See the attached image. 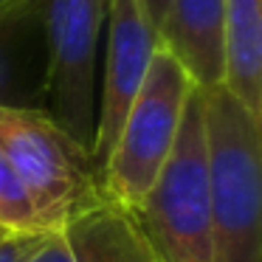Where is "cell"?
<instances>
[{
	"instance_id": "6da1fadb",
	"label": "cell",
	"mask_w": 262,
	"mask_h": 262,
	"mask_svg": "<svg viewBox=\"0 0 262 262\" xmlns=\"http://www.w3.org/2000/svg\"><path fill=\"white\" fill-rule=\"evenodd\" d=\"M200 99L214 262H262V121L223 85Z\"/></svg>"
},
{
	"instance_id": "7a4b0ae2",
	"label": "cell",
	"mask_w": 262,
	"mask_h": 262,
	"mask_svg": "<svg viewBox=\"0 0 262 262\" xmlns=\"http://www.w3.org/2000/svg\"><path fill=\"white\" fill-rule=\"evenodd\" d=\"M0 152L17 172L48 234L104 200L91 149L42 107H0Z\"/></svg>"
},
{
	"instance_id": "3957f363",
	"label": "cell",
	"mask_w": 262,
	"mask_h": 262,
	"mask_svg": "<svg viewBox=\"0 0 262 262\" xmlns=\"http://www.w3.org/2000/svg\"><path fill=\"white\" fill-rule=\"evenodd\" d=\"M155 262H214L203 99L192 88L175 147L136 211Z\"/></svg>"
},
{
	"instance_id": "277c9868",
	"label": "cell",
	"mask_w": 262,
	"mask_h": 262,
	"mask_svg": "<svg viewBox=\"0 0 262 262\" xmlns=\"http://www.w3.org/2000/svg\"><path fill=\"white\" fill-rule=\"evenodd\" d=\"M192 88L175 57L158 46L99 172L102 192L110 203L133 214L141 209L175 147Z\"/></svg>"
},
{
	"instance_id": "5b68a950",
	"label": "cell",
	"mask_w": 262,
	"mask_h": 262,
	"mask_svg": "<svg viewBox=\"0 0 262 262\" xmlns=\"http://www.w3.org/2000/svg\"><path fill=\"white\" fill-rule=\"evenodd\" d=\"M107 0H48L46 110L74 141L91 149L96 130V54Z\"/></svg>"
},
{
	"instance_id": "8992f818",
	"label": "cell",
	"mask_w": 262,
	"mask_h": 262,
	"mask_svg": "<svg viewBox=\"0 0 262 262\" xmlns=\"http://www.w3.org/2000/svg\"><path fill=\"white\" fill-rule=\"evenodd\" d=\"M104 20H107V57H104L102 91L96 102V130L91 144L96 172H102L104 158L121 130V121L161 46L158 31L144 9V0H107Z\"/></svg>"
},
{
	"instance_id": "52a82bcc",
	"label": "cell",
	"mask_w": 262,
	"mask_h": 262,
	"mask_svg": "<svg viewBox=\"0 0 262 262\" xmlns=\"http://www.w3.org/2000/svg\"><path fill=\"white\" fill-rule=\"evenodd\" d=\"M26 262H155L136 214L107 198L46 234Z\"/></svg>"
},
{
	"instance_id": "ba28073f",
	"label": "cell",
	"mask_w": 262,
	"mask_h": 262,
	"mask_svg": "<svg viewBox=\"0 0 262 262\" xmlns=\"http://www.w3.org/2000/svg\"><path fill=\"white\" fill-rule=\"evenodd\" d=\"M48 0H6L0 6V107L46 104Z\"/></svg>"
},
{
	"instance_id": "9c48e42d",
	"label": "cell",
	"mask_w": 262,
	"mask_h": 262,
	"mask_svg": "<svg viewBox=\"0 0 262 262\" xmlns=\"http://www.w3.org/2000/svg\"><path fill=\"white\" fill-rule=\"evenodd\" d=\"M223 17L226 0H166L158 42L198 91L223 85Z\"/></svg>"
},
{
	"instance_id": "30bf717a",
	"label": "cell",
	"mask_w": 262,
	"mask_h": 262,
	"mask_svg": "<svg viewBox=\"0 0 262 262\" xmlns=\"http://www.w3.org/2000/svg\"><path fill=\"white\" fill-rule=\"evenodd\" d=\"M223 88L262 121V0H226Z\"/></svg>"
},
{
	"instance_id": "8fae6325",
	"label": "cell",
	"mask_w": 262,
	"mask_h": 262,
	"mask_svg": "<svg viewBox=\"0 0 262 262\" xmlns=\"http://www.w3.org/2000/svg\"><path fill=\"white\" fill-rule=\"evenodd\" d=\"M0 231L3 234H48L37 220L29 192L20 183L9 158L0 152Z\"/></svg>"
},
{
	"instance_id": "7c38bea8",
	"label": "cell",
	"mask_w": 262,
	"mask_h": 262,
	"mask_svg": "<svg viewBox=\"0 0 262 262\" xmlns=\"http://www.w3.org/2000/svg\"><path fill=\"white\" fill-rule=\"evenodd\" d=\"M46 234H0V262H26Z\"/></svg>"
},
{
	"instance_id": "4fadbf2b",
	"label": "cell",
	"mask_w": 262,
	"mask_h": 262,
	"mask_svg": "<svg viewBox=\"0 0 262 262\" xmlns=\"http://www.w3.org/2000/svg\"><path fill=\"white\" fill-rule=\"evenodd\" d=\"M144 9H147L149 20H152L155 31H158L161 20H164V12H166V0H144Z\"/></svg>"
},
{
	"instance_id": "5bb4252c",
	"label": "cell",
	"mask_w": 262,
	"mask_h": 262,
	"mask_svg": "<svg viewBox=\"0 0 262 262\" xmlns=\"http://www.w3.org/2000/svg\"><path fill=\"white\" fill-rule=\"evenodd\" d=\"M3 3H6V0H0V6H3Z\"/></svg>"
},
{
	"instance_id": "9a60e30c",
	"label": "cell",
	"mask_w": 262,
	"mask_h": 262,
	"mask_svg": "<svg viewBox=\"0 0 262 262\" xmlns=\"http://www.w3.org/2000/svg\"><path fill=\"white\" fill-rule=\"evenodd\" d=\"M0 234H3V231H0Z\"/></svg>"
}]
</instances>
